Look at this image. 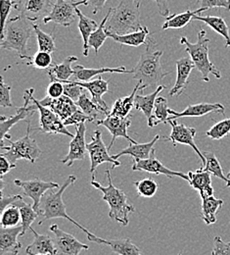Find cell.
Here are the masks:
<instances>
[{"instance_id": "74e56055", "label": "cell", "mask_w": 230, "mask_h": 255, "mask_svg": "<svg viewBox=\"0 0 230 255\" xmlns=\"http://www.w3.org/2000/svg\"><path fill=\"white\" fill-rule=\"evenodd\" d=\"M13 205H16L20 208L21 211V217H22V236H24L28 230L31 229L32 224L34 222V220L39 216L38 213L35 211L32 205L24 202L23 199H20L16 201Z\"/></svg>"}, {"instance_id": "277c9868", "label": "cell", "mask_w": 230, "mask_h": 255, "mask_svg": "<svg viewBox=\"0 0 230 255\" xmlns=\"http://www.w3.org/2000/svg\"><path fill=\"white\" fill-rule=\"evenodd\" d=\"M33 23L22 14L7 20L1 47L15 51L22 59L29 56L28 41L33 36Z\"/></svg>"}, {"instance_id": "ac0fdd59", "label": "cell", "mask_w": 230, "mask_h": 255, "mask_svg": "<svg viewBox=\"0 0 230 255\" xmlns=\"http://www.w3.org/2000/svg\"><path fill=\"white\" fill-rule=\"evenodd\" d=\"M170 117L168 120H176L178 118H187V117H203L210 113H222L225 114V106L221 103H199L188 105L181 112H176L172 109H168ZM167 120V121H168Z\"/></svg>"}, {"instance_id": "f35d334b", "label": "cell", "mask_w": 230, "mask_h": 255, "mask_svg": "<svg viewBox=\"0 0 230 255\" xmlns=\"http://www.w3.org/2000/svg\"><path fill=\"white\" fill-rule=\"evenodd\" d=\"M33 31L35 32L36 40H37L38 50L45 51L48 53H53L56 50L54 34L53 33L49 34V33L43 32L37 25H35L33 23Z\"/></svg>"}, {"instance_id": "6da1fadb", "label": "cell", "mask_w": 230, "mask_h": 255, "mask_svg": "<svg viewBox=\"0 0 230 255\" xmlns=\"http://www.w3.org/2000/svg\"><path fill=\"white\" fill-rule=\"evenodd\" d=\"M76 181H77V177L74 176V175H71V176H69L67 178L66 181L64 182V184L60 187V189L58 191H52V190H51L48 193H45L43 195V197L41 199V202H40L39 211H38V214L40 216H42V220L38 224L41 225V224L45 222V221H47V220L56 219V218L67 219L70 222L74 224L75 226H77L79 230H81L84 234H86L87 239L90 242H93V243L97 244L98 237H96L95 235L90 233L86 228H84L80 224H78L77 221H75L67 213L66 206H65L64 201H63V193Z\"/></svg>"}, {"instance_id": "4fadbf2b", "label": "cell", "mask_w": 230, "mask_h": 255, "mask_svg": "<svg viewBox=\"0 0 230 255\" xmlns=\"http://www.w3.org/2000/svg\"><path fill=\"white\" fill-rule=\"evenodd\" d=\"M56 0H18L15 9L24 15L31 22L43 21L47 17L55 4Z\"/></svg>"}, {"instance_id": "52a82bcc", "label": "cell", "mask_w": 230, "mask_h": 255, "mask_svg": "<svg viewBox=\"0 0 230 255\" xmlns=\"http://www.w3.org/2000/svg\"><path fill=\"white\" fill-rule=\"evenodd\" d=\"M27 124V133L25 136L21 137L16 141L8 139L9 145H4V147L1 148L6 149V152L2 154L14 165H16L17 161L20 159L28 160L32 163H35L42 153L36 141L30 136L31 122L28 121Z\"/></svg>"}, {"instance_id": "cb8c5ba5", "label": "cell", "mask_w": 230, "mask_h": 255, "mask_svg": "<svg viewBox=\"0 0 230 255\" xmlns=\"http://www.w3.org/2000/svg\"><path fill=\"white\" fill-rule=\"evenodd\" d=\"M159 139H160V135L157 134L149 142H146V143H138V142L137 143H131L130 146H128L127 148L123 149L119 153H116L112 156H113L114 159L118 160L124 155H130V156H132L133 162L139 161V160L148 159L151 156L152 151L155 149L154 146H155L156 142Z\"/></svg>"}, {"instance_id": "1f68e13d", "label": "cell", "mask_w": 230, "mask_h": 255, "mask_svg": "<svg viewBox=\"0 0 230 255\" xmlns=\"http://www.w3.org/2000/svg\"><path fill=\"white\" fill-rule=\"evenodd\" d=\"M206 8H199L195 11L187 10L180 14H173L171 16H168L165 18L164 25L162 27V30H168V29H182L185 26H187L192 20L193 17L196 15H200L202 12L206 11Z\"/></svg>"}, {"instance_id": "11a10c76", "label": "cell", "mask_w": 230, "mask_h": 255, "mask_svg": "<svg viewBox=\"0 0 230 255\" xmlns=\"http://www.w3.org/2000/svg\"><path fill=\"white\" fill-rule=\"evenodd\" d=\"M16 165L12 164L9 160L7 159L3 154H0V172H1V178L4 177L7 173H9L12 169H14Z\"/></svg>"}, {"instance_id": "7dc6e473", "label": "cell", "mask_w": 230, "mask_h": 255, "mask_svg": "<svg viewBox=\"0 0 230 255\" xmlns=\"http://www.w3.org/2000/svg\"><path fill=\"white\" fill-rule=\"evenodd\" d=\"M84 90L85 89L75 84L73 81H68L67 83H64V96L70 97L75 102H77L80 96L84 94Z\"/></svg>"}, {"instance_id": "b9f144b4", "label": "cell", "mask_w": 230, "mask_h": 255, "mask_svg": "<svg viewBox=\"0 0 230 255\" xmlns=\"http://www.w3.org/2000/svg\"><path fill=\"white\" fill-rule=\"evenodd\" d=\"M168 106H167V100L163 96H159L156 99L153 117H154V127L158 126L159 124L167 123V120L170 116L168 113Z\"/></svg>"}, {"instance_id": "5bb4252c", "label": "cell", "mask_w": 230, "mask_h": 255, "mask_svg": "<svg viewBox=\"0 0 230 255\" xmlns=\"http://www.w3.org/2000/svg\"><path fill=\"white\" fill-rule=\"evenodd\" d=\"M14 184L17 187L21 188L24 191V194L33 200V207L37 213L39 211L41 199H42L43 195L46 193V191L59 188V184H57V183L45 182V181H42L37 178L33 179V180H30V181L15 180Z\"/></svg>"}, {"instance_id": "2e32d148", "label": "cell", "mask_w": 230, "mask_h": 255, "mask_svg": "<svg viewBox=\"0 0 230 255\" xmlns=\"http://www.w3.org/2000/svg\"><path fill=\"white\" fill-rule=\"evenodd\" d=\"M132 170L133 171H143V172L156 174V175H164L168 179H171L172 177H180L183 180L188 182L187 174H184L182 172L172 171V170L168 169L167 167H165L160 160L157 159L155 149L152 151V154L148 159L139 160V161L133 162Z\"/></svg>"}, {"instance_id": "60d3db41", "label": "cell", "mask_w": 230, "mask_h": 255, "mask_svg": "<svg viewBox=\"0 0 230 255\" xmlns=\"http://www.w3.org/2000/svg\"><path fill=\"white\" fill-rule=\"evenodd\" d=\"M20 221H22L20 208L16 205H11L7 207L1 213V226L4 228H12L19 226Z\"/></svg>"}, {"instance_id": "91938a15", "label": "cell", "mask_w": 230, "mask_h": 255, "mask_svg": "<svg viewBox=\"0 0 230 255\" xmlns=\"http://www.w3.org/2000/svg\"></svg>"}, {"instance_id": "6f0895ef", "label": "cell", "mask_w": 230, "mask_h": 255, "mask_svg": "<svg viewBox=\"0 0 230 255\" xmlns=\"http://www.w3.org/2000/svg\"><path fill=\"white\" fill-rule=\"evenodd\" d=\"M88 2V4H90L93 8L92 10V13L95 15L97 14L99 11L104 7L105 3L108 1V0H86Z\"/></svg>"}, {"instance_id": "484cf974", "label": "cell", "mask_w": 230, "mask_h": 255, "mask_svg": "<svg viewBox=\"0 0 230 255\" xmlns=\"http://www.w3.org/2000/svg\"><path fill=\"white\" fill-rule=\"evenodd\" d=\"M167 86H160L156 89V91L148 96H142V95H137L135 96V105L134 108L138 111L143 112V114L146 116L148 120V126L150 128H154V117H153V112H154V107H155V102L158 97V95L166 89Z\"/></svg>"}, {"instance_id": "836d02e7", "label": "cell", "mask_w": 230, "mask_h": 255, "mask_svg": "<svg viewBox=\"0 0 230 255\" xmlns=\"http://www.w3.org/2000/svg\"><path fill=\"white\" fill-rule=\"evenodd\" d=\"M77 14L78 17L77 27L83 40V55L87 56L89 51V46H88L89 37L91 33L98 28L99 25L96 23V21L85 16L78 8H77Z\"/></svg>"}, {"instance_id": "7402d4cb", "label": "cell", "mask_w": 230, "mask_h": 255, "mask_svg": "<svg viewBox=\"0 0 230 255\" xmlns=\"http://www.w3.org/2000/svg\"><path fill=\"white\" fill-rule=\"evenodd\" d=\"M75 84L82 87L85 89L90 95H91V99L98 105L99 107L104 110V112L108 115H110V109L108 105L104 102L102 99V96L109 92V82L105 81L102 79L101 76H98L97 79L89 82H76L73 81Z\"/></svg>"}, {"instance_id": "9c48e42d", "label": "cell", "mask_w": 230, "mask_h": 255, "mask_svg": "<svg viewBox=\"0 0 230 255\" xmlns=\"http://www.w3.org/2000/svg\"><path fill=\"white\" fill-rule=\"evenodd\" d=\"M80 5H89L86 0H56L50 14L43 19V24L53 22L63 27L71 26L77 17V8Z\"/></svg>"}, {"instance_id": "7bdbcfd3", "label": "cell", "mask_w": 230, "mask_h": 255, "mask_svg": "<svg viewBox=\"0 0 230 255\" xmlns=\"http://www.w3.org/2000/svg\"><path fill=\"white\" fill-rule=\"evenodd\" d=\"M134 187L139 196L142 197H153L158 191V184L152 178H145L143 180L134 183Z\"/></svg>"}, {"instance_id": "9f6ffc18", "label": "cell", "mask_w": 230, "mask_h": 255, "mask_svg": "<svg viewBox=\"0 0 230 255\" xmlns=\"http://www.w3.org/2000/svg\"><path fill=\"white\" fill-rule=\"evenodd\" d=\"M158 6V11H159V14L166 18L169 16V8H168V5H167V1L166 0H154Z\"/></svg>"}, {"instance_id": "d6986e66", "label": "cell", "mask_w": 230, "mask_h": 255, "mask_svg": "<svg viewBox=\"0 0 230 255\" xmlns=\"http://www.w3.org/2000/svg\"><path fill=\"white\" fill-rule=\"evenodd\" d=\"M22 225L0 229V255L10 254L17 255L19 254L22 244L18 241V238L22 236Z\"/></svg>"}, {"instance_id": "9a60e30c", "label": "cell", "mask_w": 230, "mask_h": 255, "mask_svg": "<svg viewBox=\"0 0 230 255\" xmlns=\"http://www.w3.org/2000/svg\"><path fill=\"white\" fill-rule=\"evenodd\" d=\"M96 125L106 128L112 134V140H111L110 144L108 145L109 150L113 147V145L116 141V138H118V137H124V138L128 139L131 143H137V141L132 139L128 133V129L132 125V121L129 117L121 118V117H117V116L108 115L104 119L96 121Z\"/></svg>"}, {"instance_id": "ba28073f", "label": "cell", "mask_w": 230, "mask_h": 255, "mask_svg": "<svg viewBox=\"0 0 230 255\" xmlns=\"http://www.w3.org/2000/svg\"><path fill=\"white\" fill-rule=\"evenodd\" d=\"M33 92L34 90L31 94V103L33 110L39 112V128H37L36 130H40L47 134H65L70 137H74L75 135L68 130L64 121L50 108L41 105L39 101L33 97Z\"/></svg>"}, {"instance_id": "7a4b0ae2", "label": "cell", "mask_w": 230, "mask_h": 255, "mask_svg": "<svg viewBox=\"0 0 230 255\" xmlns=\"http://www.w3.org/2000/svg\"><path fill=\"white\" fill-rule=\"evenodd\" d=\"M141 0H121L117 7L110 8L105 25L106 32L127 34L142 29L140 22Z\"/></svg>"}, {"instance_id": "681fc988", "label": "cell", "mask_w": 230, "mask_h": 255, "mask_svg": "<svg viewBox=\"0 0 230 255\" xmlns=\"http://www.w3.org/2000/svg\"><path fill=\"white\" fill-rule=\"evenodd\" d=\"M0 105L2 107H12L13 103L11 101V87L4 83L1 77L0 82Z\"/></svg>"}, {"instance_id": "d590c367", "label": "cell", "mask_w": 230, "mask_h": 255, "mask_svg": "<svg viewBox=\"0 0 230 255\" xmlns=\"http://www.w3.org/2000/svg\"><path fill=\"white\" fill-rule=\"evenodd\" d=\"M76 103L83 113H85L87 116L92 118L95 122L101 120V118H99L100 115L107 116L104 110H102L92 99L87 97L86 94H82Z\"/></svg>"}, {"instance_id": "4316f807", "label": "cell", "mask_w": 230, "mask_h": 255, "mask_svg": "<svg viewBox=\"0 0 230 255\" xmlns=\"http://www.w3.org/2000/svg\"><path fill=\"white\" fill-rule=\"evenodd\" d=\"M78 59L76 56H68L63 62L59 65L52 64L47 70L46 73L50 79V82L58 81L62 83H67L70 81L71 77L75 74V69L72 68L73 63H76Z\"/></svg>"}, {"instance_id": "f546056e", "label": "cell", "mask_w": 230, "mask_h": 255, "mask_svg": "<svg viewBox=\"0 0 230 255\" xmlns=\"http://www.w3.org/2000/svg\"><path fill=\"white\" fill-rule=\"evenodd\" d=\"M141 86H142L141 82L138 81L137 85L135 86L133 92L130 96L121 97V98L117 99L110 111V115L121 117V118L129 117L130 113L132 112V110L134 108V105H135V96H136L137 92L140 91Z\"/></svg>"}, {"instance_id": "5b68a950", "label": "cell", "mask_w": 230, "mask_h": 255, "mask_svg": "<svg viewBox=\"0 0 230 255\" xmlns=\"http://www.w3.org/2000/svg\"><path fill=\"white\" fill-rule=\"evenodd\" d=\"M108 178V186L103 187L95 180H91V186L103 193L102 199L109 205V217L110 219L117 221L123 226H128L130 223L129 215L134 212V207L128 202L127 194L121 189L114 186L111 178L110 170L105 171Z\"/></svg>"}, {"instance_id": "e0dca14e", "label": "cell", "mask_w": 230, "mask_h": 255, "mask_svg": "<svg viewBox=\"0 0 230 255\" xmlns=\"http://www.w3.org/2000/svg\"><path fill=\"white\" fill-rule=\"evenodd\" d=\"M85 123H81L76 126V134L70 143L69 152L63 159L60 160V162H62L63 164H67L68 166H73L75 161L84 159L87 151V143L85 142Z\"/></svg>"}, {"instance_id": "c3c4849f", "label": "cell", "mask_w": 230, "mask_h": 255, "mask_svg": "<svg viewBox=\"0 0 230 255\" xmlns=\"http://www.w3.org/2000/svg\"><path fill=\"white\" fill-rule=\"evenodd\" d=\"M85 122H94V120L89 116H87L85 113H83L81 110L77 109L71 117H69L64 121V124L66 126H70V125L77 126Z\"/></svg>"}, {"instance_id": "f6af8a7d", "label": "cell", "mask_w": 230, "mask_h": 255, "mask_svg": "<svg viewBox=\"0 0 230 255\" xmlns=\"http://www.w3.org/2000/svg\"><path fill=\"white\" fill-rule=\"evenodd\" d=\"M230 133V118L218 122L211 128L206 135L214 140H221Z\"/></svg>"}, {"instance_id": "e575fe53", "label": "cell", "mask_w": 230, "mask_h": 255, "mask_svg": "<svg viewBox=\"0 0 230 255\" xmlns=\"http://www.w3.org/2000/svg\"><path fill=\"white\" fill-rule=\"evenodd\" d=\"M97 244L100 245H107L109 246L112 251L119 255H142L139 249L132 243L131 239H124V240H103L98 238Z\"/></svg>"}, {"instance_id": "4dcf8cb0", "label": "cell", "mask_w": 230, "mask_h": 255, "mask_svg": "<svg viewBox=\"0 0 230 255\" xmlns=\"http://www.w3.org/2000/svg\"><path fill=\"white\" fill-rule=\"evenodd\" d=\"M224 205V200L216 198L214 195L205 196L202 198V220L207 225L217 222V213Z\"/></svg>"}, {"instance_id": "83f0119b", "label": "cell", "mask_w": 230, "mask_h": 255, "mask_svg": "<svg viewBox=\"0 0 230 255\" xmlns=\"http://www.w3.org/2000/svg\"><path fill=\"white\" fill-rule=\"evenodd\" d=\"M30 231L33 234V242L27 248L26 253L29 255H56V250L51 237L37 234L33 228Z\"/></svg>"}, {"instance_id": "d4e9b609", "label": "cell", "mask_w": 230, "mask_h": 255, "mask_svg": "<svg viewBox=\"0 0 230 255\" xmlns=\"http://www.w3.org/2000/svg\"><path fill=\"white\" fill-rule=\"evenodd\" d=\"M211 173L203 168H200L195 172H188V183L195 190L199 191L201 198L205 196L214 195V189L212 187Z\"/></svg>"}, {"instance_id": "3957f363", "label": "cell", "mask_w": 230, "mask_h": 255, "mask_svg": "<svg viewBox=\"0 0 230 255\" xmlns=\"http://www.w3.org/2000/svg\"><path fill=\"white\" fill-rule=\"evenodd\" d=\"M155 42L150 39L146 45V50L140 55V58L133 70V79L141 82L140 92L145 89L158 86L162 83L164 77L169 75V72H164L161 65V57L163 51H153L152 48Z\"/></svg>"}, {"instance_id": "603a6c76", "label": "cell", "mask_w": 230, "mask_h": 255, "mask_svg": "<svg viewBox=\"0 0 230 255\" xmlns=\"http://www.w3.org/2000/svg\"><path fill=\"white\" fill-rule=\"evenodd\" d=\"M75 74L73 80L76 82H89L93 77L100 76L105 73H119V74H133V70H128L126 67L110 68V67H101V68H84L81 65H76L74 67Z\"/></svg>"}, {"instance_id": "7c38bea8", "label": "cell", "mask_w": 230, "mask_h": 255, "mask_svg": "<svg viewBox=\"0 0 230 255\" xmlns=\"http://www.w3.org/2000/svg\"><path fill=\"white\" fill-rule=\"evenodd\" d=\"M167 123L171 127V132L168 137H164V138L167 140H170L174 144V146L177 143L190 146L196 152L199 158L202 161V164H203L202 168H204L206 165V158L198 148L195 142L196 129L194 128L187 127L184 124L177 123L175 120H168Z\"/></svg>"}, {"instance_id": "816d5d0a", "label": "cell", "mask_w": 230, "mask_h": 255, "mask_svg": "<svg viewBox=\"0 0 230 255\" xmlns=\"http://www.w3.org/2000/svg\"><path fill=\"white\" fill-rule=\"evenodd\" d=\"M46 94L47 96L54 99L64 96V83L58 81L50 82L49 86L47 87Z\"/></svg>"}, {"instance_id": "d6a6232c", "label": "cell", "mask_w": 230, "mask_h": 255, "mask_svg": "<svg viewBox=\"0 0 230 255\" xmlns=\"http://www.w3.org/2000/svg\"><path fill=\"white\" fill-rule=\"evenodd\" d=\"M194 21H201L209 26L212 30L221 34L226 39V47H230V28L224 18L220 16H201L196 15L193 17Z\"/></svg>"}, {"instance_id": "f1b7e54d", "label": "cell", "mask_w": 230, "mask_h": 255, "mask_svg": "<svg viewBox=\"0 0 230 255\" xmlns=\"http://www.w3.org/2000/svg\"><path fill=\"white\" fill-rule=\"evenodd\" d=\"M107 32L108 36L114 39L116 42L122 45H128L132 47H138L143 44H148L151 38H148L150 31L146 26H143L141 30L137 32H130L127 34H115L111 32Z\"/></svg>"}, {"instance_id": "ffe728a7", "label": "cell", "mask_w": 230, "mask_h": 255, "mask_svg": "<svg viewBox=\"0 0 230 255\" xmlns=\"http://www.w3.org/2000/svg\"><path fill=\"white\" fill-rule=\"evenodd\" d=\"M38 101L41 105L50 108L63 121H65L69 117H71L78 109L77 103L66 96H61L56 99L46 96L43 99Z\"/></svg>"}, {"instance_id": "bcb514c9", "label": "cell", "mask_w": 230, "mask_h": 255, "mask_svg": "<svg viewBox=\"0 0 230 255\" xmlns=\"http://www.w3.org/2000/svg\"><path fill=\"white\" fill-rule=\"evenodd\" d=\"M16 2L13 0H0V11H1V39L4 37V29L6 25V20L10 14L11 9L15 8Z\"/></svg>"}, {"instance_id": "f907efd6", "label": "cell", "mask_w": 230, "mask_h": 255, "mask_svg": "<svg viewBox=\"0 0 230 255\" xmlns=\"http://www.w3.org/2000/svg\"><path fill=\"white\" fill-rule=\"evenodd\" d=\"M212 255H230V243H225L221 237H216Z\"/></svg>"}, {"instance_id": "f5cc1de1", "label": "cell", "mask_w": 230, "mask_h": 255, "mask_svg": "<svg viewBox=\"0 0 230 255\" xmlns=\"http://www.w3.org/2000/svg\"><path fill=\"white\" fill-rule=\"evenodd\" d=\"M202 8L207 10L211 8H225L227 11H230V0H200Z\"/></svg>"}, {"instance_id": "8d00e7d4", "label": "cell", "mask_w": 230, "mask_h": 255, "mask_svg": "<svg viewBox=\"0 0 230 255\" xmlns=\"http://www.w3.org/2000/svg\"><path fill=\"white\" fill-rule=\"evenodd\" d=\"M205 158H206V165L203 169H205L206 171L210 172L212 175H214L217 178H220L221 180H223L224 182L227 183V188H230V179H229L223 171L222 165L220 163V161L216 157L215 153L210 152V151H205L203 152Z\"/></svg>"}, {"instance_id": "680465c9", "label": "cell", "mask_w": 230, "mask_h": 255, "mask_svg": "<svg viewBox=\"0 0 230 255\" xmlns=\"http://www.w3.org/2000/svg\"><path fill=\"white\" fill-rule=\"evenodd\" d=\"M228 178H229V179H230V173H229V175H228Z\"/></svg>"}, {"instance_id": "ab89813d", "label": "cell", "mask_w": 230, "mask_h": 255, "mask_svg": "<svg viewBox=\"0 0 230 255\" xmlns=\"http://www.w3.org/2000/svg\"><path fill=\"white\" fill-rule=\"evenodd\" d=\"M109 18V13L106 14V16L104 17V19L101 21V23L99 24V27L91 33L89 40H88V46L89 48L92 47L95 51V54L97 55L99 52V49L102 47V45L104 44L105 40L108 37V34L105 30V25L107 23V20Z\"/></svg>"}, {"instance_id": "ee69618b", "label": "cell", "mask_w": 230, "mask_h": 255, "mask_svg": "<svg viewBox=\"0 0 230 255\" xmlns=\"http://www.w3.org/2000/svg\"><path fill=\"white\" fill-rule=\"evenodd\" d=\"M24 59H27L28 66H33L35 69L47 70L52 65L51 53L45 51H37L33 56H26Z\"/></svg>"}, {"instance_id": "44dd1931", "label": "cell", "mask_w": 230, "mask_h": 255, "mask_svg": "<svg viewBox=\"0 0 230 255\" xmlns=\"http://www.w3.org/2000/svg\"><path fill=\"white\" fill-rule=\"evenodd\" d=\"M195 68L190 57H184L176 61V81L169 92V96H181L189 83V76Z\"/></svg>"}, {"instance_id": "db71d44e", "label": "cell", "mask_w": 230, "mask_h": 255, "mask_svg": "<svg viewBox=\"0 0 230 255\" xmlns=\"http://www.w3.org/2000/svg\"><path fill=\"white\" fill-rule=\"evenodd\" d=\"M23 199V196L18 194V195H4L3 192H1V197H0V211L1 213L9 206L13 205L16 201Z\"/></svg>"}, {"instance_id": "8fae6325", "label": "cell", "mask_w": 230, "mask_h": 255, "mask_svg": "<svg viewBox=\"0 0 230 255\" xmlns=\"http://www.w3.org/2000/svg\"><path fill=\"white\" fill-rule=\"evenodd\" d=\"M49 230L53 233V243L56 250V255H79L81 251H87L89 248L78 242L73 235L64 232L58 225L53 224Z\"/></svg>"}, {"instance_id": "8992f818", "label": "cell", "mask_w": 230, "mask_h": 255, "mask_svg": "<svg viewBox=\"0 0 230 255\" xmlns=\"http://www.w3.org/2000/svg\"><path fill=\"white\" fill-rule=\"evenodd\" d=\"M210 39L207 37L205 30H200L198 32L196 43H191L184 36L180 38V43L185 46V51L189 54L195 68L202 74V80L206 83L210 82V74L214 75L217 79H222V74L219 69L211 62L209 58V43Z\"/></svg>"}, {"instance_id": "30bf717a", "label": "cell", "mask_w": 230, "mask_h": 255, "mask_svg": "<svg viewBox=\"0 0 230 255\" xmlns=\"http://www.w3.org/2000/svg\"><path fill=\"white\" fill-rule=\"evenodd\" d=\"M86 148L90 157V174L92 176V180H95V172L97 167L103 163L113 164L112 169H115L121 165L119 160L114 159L113 156L109 155V148L105 145L102 138V132L99 129L94 130V134L91 136V141L86 144Z\"/></svg>"}, {"instance_id": "94428289", "label": "cell", "mask_w": 230, "mask_h": 255, "mask_svg": "<svg viewBox=\"0 0 230 255\" xmlns=\"http://www.w3.org/2000/svg\"><path fill=\"white\" fill-rule=\"evenodd\" d=\"M181 255V254H179V255Z\"/></svg>"}]
</instances>
